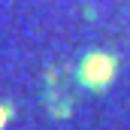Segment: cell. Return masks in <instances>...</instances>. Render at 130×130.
<instances>
[{
  "label": "cell",
  "instance_id": "cell-2",
  "mask_svg": "<svg viewBox=\"0 0 130 130\" xmlns=\"http://www.w3.org/2000/svg\"><path fill=\"white\" fill-rule=\"evenodd\" d=\"M3 121H6V109L0 106V127H3Z\"/></svg>",
  "mask_w": 130,
  "mask_h": 130
},
{
  "label": "cell",
  "instance_id": "cell-1",
  "mask_svg": "<svg viewBox=\"0 0 130 130\" xmlns=\"http://www.w3.org/2000/svg\"><path fill=\"white\" fill-rule=\"evenodd\" d=\"M85 76L91 79V82H103L106 76H112V61L109 58H91L88 61V67H85Z\"/></svg>",
  "mask_w": 130,
  "mask_h": 130
}]
</instances>
